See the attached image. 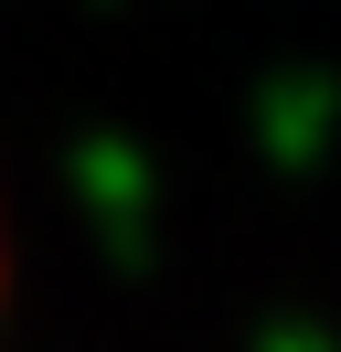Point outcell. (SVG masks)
I'll use <instances>...</instances> for the list:
<instances>
[{
	"label": "cell",
	"instance_id": "6da1fadb",
	"mask_svg": "<svg viewBox=\"0 0 341 352\" xmlns=\"http://www.w3.org/2000/svg\"><path fill=\"white\" fill-rule=\"evenodd\" d=\"M0 299H11V256H0Z\"/></svg>",
	"mask_w": 341,
	"mask_h": 352
}]
</instances>
